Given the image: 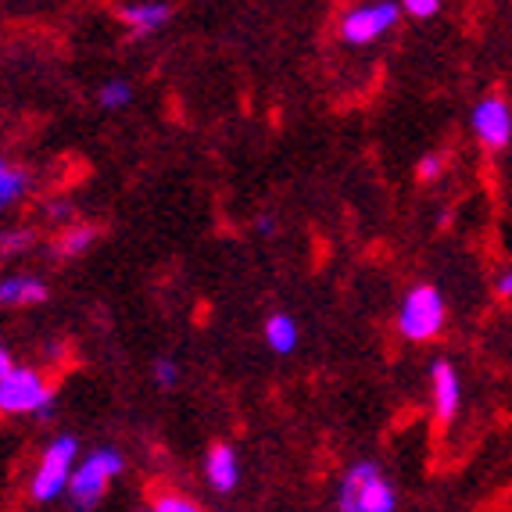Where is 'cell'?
Here are the masks:
<instances>
[{
	"label": "cell",
	"mask_w": 512,
	"mask_h": 512,
	"mask_svg": "<svg viewBox=\"0 0 512 512\" xmlns=\"http://www.w3.org/2000/svg\"><path fill=\"white\" fill-rule=\"evenodd\" d=\"M444 8V0H402V11L409 18H419V22H427V18H437Z\"/></svg>",
	"instance_id": "obj_20"
},
{
	"label": "cell",
	"mask_w": 512,
	"mask_h": 512,
	"mask_svg": "<svg viewBox=\"0 0 512 512\" xmlns=\"http://www.w3.org/2000/svg\"><path fill=\"white\" fill-rule=\"evenodd\" d=\"M430 398H434L437 423H444V427H448V423L459 416V405H462L459 369H455L448 359H434V366H430Z\"/></svg>",
	"instance_id": "obj_8"
},
{
	"label": "cell",
	"mask_w": 512,
	"mask_h": 512,
	"mask_svg": "<svg viewBox=\"0 0 512 512\" xmlns=\"http://www.w3.org/2000/svg\"><path fill=\"white\" fill-rule=\"evenodd\" d=\"M398 505V491L380 473L376 462H355L348 466L337 487V509L341 512H391Z\"/></svg>",
	"instance_id": "obj_2"
},
{
	"label": "cell",
	"mask_w": 512,
	"mask_h": 512,
	"mask_svg": "<svg viewBox=\"0 0 512 512\" xmlns=\"http://www.w3.org/2000/svg\"><path fill=\"white\" fill-rule=\"evenodd\" d=\"M265 344L276 351V355H291L298 348V323H294L287 312H273L265 319Z\"/></svg>",
	"instance_id": "obj_14"
},
{
	"label": "cell",
	"mask_w": 512,
	"mask_h": 512,
	"mask_svg": "<svg viewBox=\"0 0 512 512\" xmlns=\"http://www.w3.org/2000/svg\"><path fill=\"white\" fill-rule=\"evenodd\" d=\"M205 480L215 495H233L240 484V459L230 444H212L205 455Z\"/></svg>",
	"instance_id": "obj_9"
},
{
	"label": "cell",
	"mask_w": 512,
	"mask_h": 512,
	"mask_svg": "<svg viewBox=\"0 0 512 512\" xmlns=\"http://www.w3.org/2000/svg\"><path fill=\"white\" fill-rule=\"evenodd\" d=\"M51 298V287L40 280V276H8V280L0 283V305L8 308H36L43 301Z\"/></svg>",
	"instance_id": "obj_10"
},
{
	"label": "cell",
	"mask_w": 512,
	"mask_h": 512,
	"mask_svg": "<svg viewBox=\"0 0 512 512\" xmlns=\"http://www.w3.org/2000/svg\"><path fill=\"white\" fill-rule=\"evenodd\" d=\"M495 291L502 294V298H512V269H505V273H498Z\"/></svg>",
	"instance_id": "obj_22"
},
{
	"label": "cell",
	"mask_w": 512,
	"mask_h": 512,
	"mask_svg": "<svg viewBox=\"0 0 512 512\" xmlns=\"http://www.w3.org/2000/svg\"><path fill=\"white\" fill-rule=\"evenodd\" d=\"M154 512H197L201 505H197V498L190 495H176V491H165V495H158L151 502Z\"/></svg>",
	"instance_id": "obj_17"
},
{
	"label": "cell",
	"mask_w": 512,
	"mask_h": 512,
	"mask_svg": "<svg viewBox=\"0 0 512 512\" xmlns=\"http://www.w3.org/2000/svg\"><path fill=\"white\" fill-rule=\"evenodd\" d=\"M448 323V305H444L441 291L434 283H416L409 287V294L402 298L398 308V333L412 344H427L434 341L437 333Z\"/></svg>",
	"instance_id": "obj_4"
},
{
	"label": "cell",
	"mask_w": 512,
	"mask_h": 512,
	"mask_svg": "<svg viewBox=\"0 0 512 512\" xmlns=\"http://www.w3.org/2000/svg\"><path fill=\"white\" fill-rule=\"evenodd\" d=\"M255 230L262 233V237H269V233L276 230V219H273V215H258V219H255Z\"/></svg>",
	"instance_id": "obj_23"
},
{
	"label": "cell",
	"mask_w": 512,
	"mask_h": 512,
	"mask_svg": "<svg viewBox=\"0 0 512 512\" xmlns=\"http://www.w3.org/2000/svg\"><path fill=\"white\" fill-rule=\"evenodd\" d=\"M33 244H36V233L26 230V226H15V230H8L0 237V251L8 258L22 255V251H33Z\"/></svg>",
	"instance_id": "obj_16"
},
{
	"label": "cell",
	"mask_w": 512,
	"mask_h": 512,
	"mask_svg": "<svg viewBox=\"0 0 512 512\" xmlns=\"http://www.w3.org/2000/svg\"><path fill=\"white\" fill-rule=\"evenodd\" d=\"M76 462H79V441L76 437L72 434L54 437V441L40 452L36 473H33V480H29V498L47 505V502H54V498L69 495Z\"/></svg>",
	"instance_id": "obj_3"
},
{
	"label": "cell",
	"mask_w": 512,
	"mask_h": 512,
	"mask_svg": "<svg viewBox=\"0 0 512 512\" xmlns=\"http://www.w3.org/2000/svg\"><path fill=\"white\" fill-rule=\"evenodd\" d=\"M101 237L97 233V226H90V222H79V226H65V230L58 233V240H54V255L58 258H79L86 255V251L94 248V240Z\"/></svg>",
	"instance_id": "obj_12"
},
{
	"label": "cell",
	"mask_w": 512,
	"mask_h": 512,
	"mask_svg": "<svg viewBox=\"0 0 512 512\" xmlns=\"http://www.w3.org/2000/svg\"><path fill=\"white\" fill-rule=\"evenodd\" d=\"M444 169H448V158H444V154H423L416 165V176H419V183H437L444 176Z\"/></svg>",
	"instance_id": "obj_18"
},
{
	"label": "cell",
	"mask_w": 512,
	"mask_h": 512,
	"mask_svg": "<svg viewBox=\"0 0 512 512\" xmlns=\"http://www.w3.org/2000/svg\"><path fill=\"white\" fill-rule=\"evenodd\" d=\"M126 470V459H122L119 448H94L72 473L69 498L76 509H97L108 495V487L122 477Z\"/></svg>",
	"instance_id": "obj_5"
},
{
	"label": "cell",
	"mask_w": 512,
	"mask_h": 512,
	"mask_svg": "<svg viewBox=\"0 0 512 512\" xmlns=\"http://www.w3.org/2000/svg\"><path fill=\"white\" fill-rule=\"evenodd\" d=\"M470 126H473V137L480 140V147L505 151L512 144V104L498 94L484 97V101L473 104Z\"/></svg>",
	"instance_id": "obj_7"
},
{
	"label": "cell",
	"mask_w": 512,
	"mask_h": 512,
	"mask_svg": "<svg viewBox=\"0 0 512 512\" xmlns=\"http://www.w3.org/2000/svg\"><path fill=\"white\" fill-rule=\"evenodd\" d=\"M0 409L8 416H33L36 423L54 419V387L40 369L15 366L11 351H0Z\"/></svg>",
	"instance_id": "obj_1"
},
{
	"label": "cell",
	"mask_w": 512,
	"mask_h": 512,
	"mask_svg": "<svg viewBox=\"0 0 512 512\" xmlns=\"http://www.w3.org/2000/svg\"><path fill=\"white\" fill-rule=\"evenodd\" d=\"M402 0H376V4H362V8H351L348 15L341 18V40L348 47H369V43L384 40L398 18H402Z\"/></svg>",
	"instance_id": "obj_6"
},
{
	"label": "cell",
	"mask_w": 512,
	"mask_h": 512,
	"mask_svg": "<svg viewBox=\"0 0 512 512\" xmlns=\"http://www.w3.org/2000/svg\"><path fill=\"white\" fill-rule=\"evenodd\" d=\"M151 373H154V384L158 387H176L180 384V362L176 359H154V366H151Z\"/></svg>",
	"instance_id": "obj_19"
},
{
	"label": "cell",
	"mask_w": 512,
	"mask_h": 512,
	"mask_svg": "<svg viewBox=\"0 0 512 512\" xmlns=\"http://www.w3.org/2000/svg\"><path fill=\"white\" fill-rule=\"evenodd\" d=\"M29 187H33V172L26 165H15V162L0 165V205L4 208L18 205L29 194Z\"/></svg>",
	"instance_id": "obj_13"
},
{
	"label": "cell",
	"mask_w": 512,
	"mask_h": 512,
	"mask_svg": "<svg viewBox=\"0 0 512 512\" xmlns=\"http://www.w3.org/2000/svg\"><path fill=\"white\" fill-rule=\"evenodd\" d=\"M172 18V8L165 0H137V4H126L122 8V22L129 26L133 36H151Z\"/></svg>",
	"instance_id": "obj_11"
},
{
	"label": "cell",
	"mask_w": 512,
	"mask_h": 512,
	"mask_svg": "<svg viewBox=\"0 0 512 512\" xmlns=\"http://www.w3.org/2000/svg\"><path fill=\"white\" fill-rule=\"evenodd\" d=\"M129 101H133V86H129L126 79H108V83L97 90V104H101L104 111H122V108H129Z\"/></svg>",
	"instance_id": "obj_15"
},
{
	"label": "cell",
	"mask_w": 512,
	"mask_h": 512,
	"mask_svg": "<svg viewBox=\"0 0 512 512\" xmlns=\"http://www.w3.org/2000/svg\"><path fill=\"white\" fill-rule=\"evenodd\" d=\"M47 219L51 222H72V205L69 201H51V205H47Z\"/></svg>",
	"instance_id": "obj_21"
}]
</instances>
